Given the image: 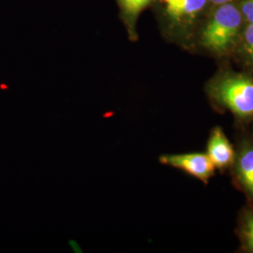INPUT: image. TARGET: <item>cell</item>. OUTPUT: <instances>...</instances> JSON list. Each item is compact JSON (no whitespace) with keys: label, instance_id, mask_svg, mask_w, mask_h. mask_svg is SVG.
Masks as SVG:
<instances>
[{"label":"cell","instance_id":"1","mask_svg":"<svg viewBox=\"0 0 253 253\" xmlns=\"http://www.w3.org/2000/svg\"><path fill=\"white\" fill-rule=\"evenodd\" d=\"M240 25L238 9L230 3L222 4L203 32V44L214 52L225 51L234 42Z\"/></svg>","mask_w":253,"mask_h":253},{"label":"cell","instance_id":"2","mask_svg":"<svg viewBox=\"0 0 253 253\" xmlns=\"http://www.w3.org/2000/svg\"><path fill=\"white\" fill-rule=\"evenodd\" d=\"M215 99L239 117L253 115V82L244 76L221 79L213 89Z\"/></svg>","mask_w":253,"mask_h":253},{"label":"cell","instance_id":"3","mask_svg":"<svg viewBox=\"0 0 253 253\" xmlns=\"http://www.w3.org/2000/svg\"><path fill=\"white\" fill-rule=\"evenodd\" d=\"M170 34L179 35L191 26L207 0H155Z\"/></svg>","mask_w":253,"mask_h":253},{"label":"cell","instance_id":"4","mask_svg":"<svg viewBox=\"0 0 253 253\" xmlns=\"http://www.w3.org/2000/svg\"><path fill=\"white\" fill-rule=\"evenodd\" d=\"M160 162L164 165L179 169L207 183L213 175L215 165L208 154L189 153L163 155Z\"/></svg>","mask_w":253,"mask_h":253},{"label":"cell","instance_id":"5","mask_svg":"<svg viewBox=\"0 0 253 253\" xmlns=\"http://www.w3.org/2000/svg\"><path fill=\"white\" fill-rule=\"evenodd\" d=\"M208 154L215 167L223 168L235 160V151L220 127H215L208 141Z\"/></svg>","mask_w":253,"mask_h":253},{"label":"cell","instance_id":"6","mask_svg":"<svg viewBox=\"0 0 253 253\" xmlns=\"http://www.w3.org/2000/svg\"><path fill=\"white\" fill-rule=\"evenodd\" d=\"M116 2L119 9V18L126 28L128 39L135 41L137 21L146 8L153 5L155 0H116Z\"/></svg>","mask_w":253,"mask_h":253},{"label":"cell","instance_id":"7","mask_svg":"<svg viewBox=\"0 0 253 253\" xmlns=\"http://www.w3.org/2000/svg\"><path fill=\"white\" fill-rule=\"evenodd\" d=\"M237 167L239 178L245 189L253 195V148L241 154Z\"/></svg>","mask_w":253,"mask_h":253},{"label":"cell","instance_id":"8","mask_svg":"<svg viewBox=\"0 0 253 253\" xmlns=\"http://www.w3.org/2000/svg\"><path fill=\"white\" fill-rule=\"evenodd\" d=\"M245 49L253 62V23L247 27L244 34Z\"/></svg>","mask_w":253,"mask_h":253},{"label":"cell","instance_id":"9","mask_svg":"<svg viewBox=\"0 0 253 253\" xmlns=\"http://www.w3.org/2000/svg\"><path fill=\"white\" fill-rule=\"evenodd\" d=\"M244 235L249 249L253 252V216L248 219L245 225Z\"/></svg>","mask_w":253,"mask_h":253},{"label":"cell","instance_id":"10","mask_svg":"<svg viewBox=\"0 0 253 253\" xmlns=\"http://www.w3.org/2000/svg\"><path fill=\"white\" fill-rule=\"evenodd\" d=\"M242 12L250 23H253V0H245Z\"/></svg>","mask_w":253,"mask_h":253},{"label":"cell","instance_id":"11","mask_svg":"<svg viewBox=\"0 0 253 253\" xmlns=\"http://www.w3.org/2000/svg\"><path fill=\"white\" fill-rule=\"evenodd\" d=\"M210 1L213 2L214 4H217V5H222V4L229 3L231 0H210Z\"/></svg>","mask_w":253,"mask_h":253}]
</instances>
